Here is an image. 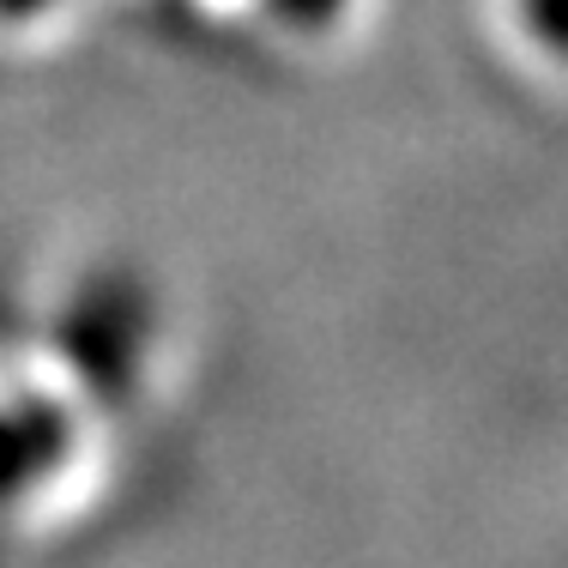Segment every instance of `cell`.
<instances>
[{
	"label": "cell",
	"mask_w": 568,
	"mask_h": 568,
	"mask_svg": "<svg viewBox=\"0 0 568 568\" xmlns=\"http://www.w3.org/2000/svg\"><path fill=\"white\" fill-rule=\"evenodd\" d=\"M0 7H31V0H0Z\"/></svg>",
	"instance_id": "1"
}]
</instances>
